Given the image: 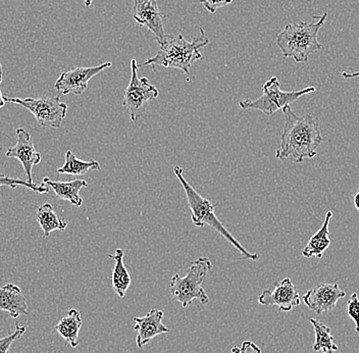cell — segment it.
<instances>
[{
  "mask_svg": "<svg viewBox=\"0 0 359 353\" xmlns=\"http://www.w3.org/2000/svg\"><path fill=\"white\" fill-rule=\"evenodd\" d=\"M208 44L210 40L206 37L203 28H201V34L192 42L187 41L182 33L176 37L165 35L156 55L148 58L143 66H151L154 71H156V66L170 67L180 69L189 76L191 66L196 60H201V51Z\"/></svg>",
  "mask_w": 359,
  "mask_h": 353,
  "instance_id": "cell-2",
  "label": "cell"
},
{
  "mask_svg": "<svg viewBox=\"0 0 359 353\" xmlns=\"http://www.w3.org/2000/svg\"><path fill=\"white\" fill-rule=\"evenodd\" d=\"M174 173L176 177L178 178L184 191H185L188 206H189L191 211V219H192L193 224L196 227H212L217 233L224 236V237L228 240V242H230L237 251H239L240 253H242V255H243L242 258H243V260H253V262L257 260V254L250 253L248 251H246V249L240 244V242L238 241L236 238L233 237L232 234L226 230L223 222L217 219L215 213V206H213L212 201L201 197V195L186 181L185 178H184L183 168H180L179 166H174Z\"/></svg>",
  "mask_w": 359,
  "mask_h": 353,
  "instance_id": "cell-4",
  "label": "cell"
},
{
  "mask_svg": "<svg viewBox=\"0 0 359 353\" xmlns=\"http://www.w3.org/2000/svg\"><path fill=\"white\" fill-rule=\"evenodd\" d=\"M92 4H93V0H85V6H86V8H90Z\"/></svg>",
  "mask_w": 359,
  "mask_h": 353,
  "instance_id": "cell-31",
  "label": "cell"
},
{
  "mask_svg": "<svg viewBox=\"0 0 359 353\" xmlns=\"http://www.w3.org/2000/svg\"><path fill=\"white\" fill-rule=\"evenodd\" d=\"M212 267V262L208 258H199L191 262L185 276L179 274L172 276L170 284L172 298L179 301L183 307H188L194 299H198L202 305H208L210 298L202 284Z\"/></svg>",
  "mask_w": 359,
  "mask_h": 353,
  "instance_id": "cell-5",
  "label": "cell"
},
{
  "mask_svg": "<svg viewBox=\"0 0 359 353\" xmlns=\"http://www.w3.org/2000/svg\"><path fill=\"white\" fill-rule=\"evenodd\" d=\"M231 352L232 353H262V348L259 346L257 345V344L253 343L252 341H244L242 343L241 347H238V346H233L232 349H231Z\"/></svg>",
  "mask_w": 359,
  "mask_h": 353,
  "instance_id": "cell-27",
  "label": "cell"
},
{
  "mask_svg": "<svg viewBox=\"0 0 359 353\" xmlns=\"http://www.w3.org/2000/svg\"><path fill=\"white\" fill-rule=\"evenodd\" d=\"M342 77L345 79L359 78V71L353 72V73H347V72H343Z\"/></svg>",
  "mask_w": 359,
  "mask_h": 353,
  "instance_id": "cell-29",
  "label": "cell"
},
{
  "mask_svg": "<svg viewBox=\"0 0 359 353\" xmlns=\"http://www.w3.org/2000/svg\"><path fill=\"white\" fill-rule=\"evenodd\" d=\"M111 67V62H107L95 67H74L69 71L64 72L55 82L56 91L62 95H81L88 88V83L92 78Z\"/></svg>",
  "mask_w": 359,
  "mask_h": 353,
  "instance_id": "cell-9",
  "label": "cell"
},
{
  "mask_svg": "<svg viewBox=\"0 0 359 353\" xmlns=\"http://www.w3.org/2000/svg\"><path fill=\"white\" fill-rule=\"evenodd\" d=\"M346 312L348 316L355 324L356 332H359V298L358 293H353L350 296L346 305Z\"/></svg>",
  "mask_w": 359,
  "mask_h": 353,
  "instance_id": "cell-25",
  "label": "cell"
},
{
  "mask_svg": "<svg viewBox=\"0 0 359 353\" xmlns=\"http://www.w3.org/2000/svg\"><path fill=\"white\" fill-rule=\"evenodd\" d=\"M322 353H333V352H322Z\"/></svg>",
  "mask_w": 359,
  "mask_h": 353,
  "instance_id": "cell-32",
  "label": "cell"
},
{
  "mask_svg": "<svg viewBox=\"0 0 359 353\" xmlns=\"http://www.w3.org/2000/svg\"><path fill=\"white\" fill-rule=\"evenodd\" d=\"M83 326L82 318L79 310L72 309L69 310L66 317L58 321L55 330L58 334L65 339L67 343L73 348L78 347L79 332Z\"/></svg>",
  "mask_w": 359,
  "mask_h": 353,
  "instance_id": "cell-19",
  "label": "cell"
},
{
  "mask_svg": "<svg viewBox=\"0 0 359 353\" xmlns=\"http://www.w3.org/2000/svg\"><path fill=\"white\" fill-rule=\"evenodd\" d=\"M327 18V13H325L322 15H313L311 22L287 25L276 39L283 56L293 58L298 64L309 62V55L322 48L318 36Z\"/></svg>",
  "mask_w": 359,
  "mask_h": 353,
  "instance_id": "cell-3",
  "label": "cell"
},
{
  "mask_svg": "<svg viewBox=\"0 0 359 353\" xmlns=\"http://www.w3.org/2000/svg\"><path fill=\"white\" fill-rule=\"evenodd\" d=\"M353 206L359 213V191L353 195Z\"/></svg>",
  "mask_w": 359,
  "mask_h": 353,
  "instance_id": "cell-30",
  "label": "cell"
},
{
  "mask_svg": "<svg viewBox=\"0 0 359 353\" xmlns=\"http://www.w3.org/2000/svg\"><path fill=\"white\" fill-rule=\"evenodd\" d=\"M309 321L313 324L316 332V342L313 347L314 352H338L339 347L334 343L331 328L316 319H311Z\"/></svg>",
  "mask_w": 359,
  "mask_h": 353,
  "instance_id": "cell-22",
  "label": "cell"
},
{
  "mask_svg": "<svg viewBox=\"0 0 359 353\" xmlns=\"http://www.w3.org/2000/svg\"><path fill=\"white\" fill-rule=\"evenodd\" d=\"M27 331L26 327H22L19 324H15V331L11 333L8 336L0 339V353H8L10 348L15 341L22 338V335Z\"/></svg>",
  "mask_w": 359,
  "mask_h": 353,
  "instance_id": "cell-24",
  "label": "cell"
},
{
  "mask_svg": "<svg viewBox=\"0 0 359 353\" xmlns=\"http://www.w3.org/2000/svg\"><path fill=\"white\" fill-rule=\"evenodd\" d=\"M133 18L141 26L147 27L154 34L157 44L161 45L165 40L163 22L168 15L159 11L156 0H134Z\"/></svg>",
  "mask_w": 359,
  "mask_h": 353,
  "instance_id": "cell-10",
  "label": "cell"
},
{
  "mask_svg": "<svg viewBox=\"0 0 359 353\" xmlns=\"http://www.w3.org/2000/svg\"><path fill=\"white\" fill-rule=\"evenodd\" d=\"M17 143L6 152V156L17 159L22 164L29 183H33V166L41 163L42 156L36 150L32 140V135L24 128L15 130Z\"/></svg>",
  "mask_w": 359,
  "mask_h": 353,
  "instance_id": "cell-13",
  "label": "cell"
},
{
  "mask_svg": "<svg viewBox=\"0 0 359 353\" xmlns=\"http://www.w3.org/2000/svg\"><path fill=\"white\" fill-rule=\"evenodd\" d=\"M0 309L8 312L13 319L28 314V302L21 288L15 284L0 287Z\"/></svg>",
  "mask_w": 359,
  "mask_h": 353,
  "instance_id": "cell-15",
  "label": "cell"
},
{
  "mask_svg": "<svg viewBox=\"0 0 359 353\" xmlns=\"http://www.w3.org/2000/svg\"><path fill=\"white\" fill-rule=\"evenodd\" d=\"M2 186H6V187L13 189L21 186V187L31 189V190L35 191L36 193H39V194H43V193L49 192V188L47 187L45 184L36 185V184L34 183H29L28 181H22V180L20 179H13V178L6 176V175H0V187H2Z\"/></svg>",
  "mask_w": 359,
  "mask_h": 353,
  "instance_id": "cell-23",
  "label": "cell"
},
{
  "mask_svg": "<svg viewBox=\"0 0 359 353\" xmlns=\"http://www.w3.org/2000/svg\"><path fill=\"white\" fill-rule=\"evenodd\" d=\"M6 98V102L15 103L28 109L35 116L38 125L43 129H60L66 119L67 103L60 96H41L39 98Z\"/></svg>",
  "mask_w": 359,
  "mask_h": 353,
  "instance_id": "cell-8",
  "label": "cell"
},
{
  "mask_svg": "<svg viewBox=\"0 0 359 353\" xmlns=\"http://www.w3.org/2000/svg\"><path fill=\"white\" fill-rule=\"evenodd\" d=\"M277 77H271L262 86V95L255 100H245L239 102L242 111H255L264 112L266 116H273L276 112L282 111L284 107H290L292 103L299 100L303 95L316 91L314 87H307L297 91H283Z\"/></svg>",
  "mask_w": 359,
  "mask_h": 353,
  "instance_id": "cell-6",
  "label": "cell"
},
{
  "mask_svg": "<svg viewBox=\"0 0 359 353\" xmlns=\"http://www.w3.org/2000/svg\"><path fill=\"white\" fill-rule=\"evenodd\" d=\"M163 314L161 310L151 309L145 316L136 317L134 330L137 332L136 342L139 348L144 347L154 337L170 332L163 324Z\"/></svg>",
  "mask_w": 359,
  "mask_h": 353,
  "instance_id": "cell-14",
  "label": "cell"
},
{
  "mask_svg": "<svg viewBox=\"0 0 359 353\" xmlns=\"http://www.w3.org/2000/svg\"><path fill=\"white\" fill-rule=\"evenodd\" d=\"M138 64L131 60V80L123 92V107L128 109L132 123L144 116L151 100L158 98L159 91L147 78L138 76Z\"/></svg>",
  "mask_w": 359,
  "mask_h": 353,
  "instance_id": "cell-7",
  "label": "cell"
},
{
  "mask_svg": "<svg viewBox=\"0 0 359 353\" xmlns=\"http://www.w3.org/2000/svg\"><path fill=\"white\" fill-rule=\"evenodd\" d=\"M258 302L264 307H278L282 312H290L300 305V295L297 288L290 278H285L276 283L273 289H266L262 292Z\"/></svg>",
  "mask_w": 359,
  "mask_h": 353,
  "instance_id": "cell-11",
  "label": "cell"
},
{
  "mask_svg": "<svg viewBox=\"0 0 359 353\" xmlns=\"http://www.w3.org/2000/svg\"><path fill=\"white\" fill-rule=\"evenodd\" d=\"M123 255H125V253L121 248L116 249L114 254H107L109 258H112L116 262L114 271H112L111 284L114 291L121 298H125L132 283L131 276H130L127 267L123 265Z\"/></svg>",
  "mask_w": 359,
  "mask_h": 353,
  "instance_id": "cell-18",
  "label": "cell"
},
{
  "mask_svg": "<svg viewBox=\"0 0 359 353\" xmlns=\"http://www.w3.org/2000/svg\"><path fill=\"white\" fill-rule=\"evenodd\" d=\"M36 220L43 231L44 238H48L53 231H65L67 227V222L62 218L58 217L55 208L50 204H44L37 208L36 211Z\"/></svg>",
  "mask_w": 359,
  "mask_h": 353,
  "instance_id": "cell-20",
  "label": "cell"
},
{
  "mask_svg": "<svg viewBox=\"0 0 359 353\" xmlns=\"http://www.w3.org/2000/svg\"><path fill=\"white\" fill-rule=\"evenodd\" d=\"M333 218V211H329L325 213L324 224L320 227L313 237L311 238L306 246L302 251V255L306 258L316 256L318 258H322L325 251L329 248L331 245V239L329 238V226Z\"/></svg>",
  "mask_w": 359,
  "mask_h": 353,
  "instance_id": "cell-17",
  "label": "cell"
},
{
  "mask_svg": "<svg viewBox=\"0 0 359 353\" xmlns=\"http://www.w3.org/2000/svg\"><path fill=\"white\" fill-rule=\"evenodd\" d=\"M345 296L346 293L337 283H323L309 290L303 295V301L309 309L313 310L316 314H322L335 309L338 301Z\"/></svg>",
  "mask_w": 359,
  "mask_h": 353,
  "instance_id": "cell-12",
  "label": "cell"
},
{
  "mask_svg": "<svg viewBox=\"0 0 359 353\" xmlns=\"http://www.w3.org/2000/svg\"><path fill=\"white\" fill-rule=\"evenodd\" d=\"M282 112L285 125L279 147L276 150V159L285 161L292 157L296 163L313 159L324 140L318 119L313 114L297 116L291 107H284Z\"/></svg>",
  "mask_w": 359,
  "mask_h": 353,
  "instance_id": "cell-1",
  "label": "cell"
},
{
  "mask_svg": "<svg viewBox=\"0 0 359 353\" xmlns=\"http://www.w3.org/2000/svg\"><path fill=\"white\" fill-rule=\"evenodd\" d=\"M43 184L55 191L56 197L60 199L66 200L74 206L80 208L83 204V199L80 197V191L87 187L88 183L85 180L76 179L74 181L60 182L51 181L48 178H43Z\"/></svg>",
  "mask_w": 359,
  "mask_h": 353,
  "instance_id": "cell-16",
  "label": "cell"
},
{
  "mask_svg": "<svg viewBox=\"0 0 359 353\" xmlns=\"http://www.w3.org/2000/svg\"><path fill=\"white\" fill-rule=\"evenodd\" d=\"M210 13H215L219 8L232 4L233 0H198Z\"/></svg>",
  "mask_w": 359,
  "mask_h": 353,
  "instance_id": "cell-26",
  "label": "cell"
},
{
  "mask_svg": "<svg viewBox=\"0 0 359 353\" xmlns=\"http://www.w3.org/2000/svg\"><path fill=\"white\" fill-rule=\"evenodd\" d=\"M100 170V164L97 161H82L79 159L73 152L67 150L65 165L57 168V174L71 175V176L81 177L86 175L90 171Z\"/></svg>",
  "mask_w": 359,
  "mask_h": 353,
  "instance_id": "cell-21",
  "label": "cell"
},
{
  "mask_svg": "<svg viewBox=\"0 0 359 353\" xmlns=\"http://www.w3.org/2000/svg\"><path fill=\"white\" fill-rule=\"evenodd\" d=\"M1 82H2V65H1V62H0V109H1L2 107H4L6 103V98H4V96L2 95Z\"/></svg>",
  "mask_w": 359,
  "mask_h": 353,
  "instance_id": "cell-28",
  "label": "cell"
}]
</instances>
